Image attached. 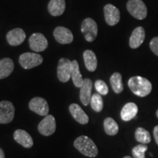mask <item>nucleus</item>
<instances>
[{
  "mask_svg": "<svg viewBox=\"0 0 158 158\" xmlns=\"http://www.w3.org/2000/svg\"><path fill=\"white\" fill-rule=\"evenodd\" d=\"M128 86L135 95L143 98L149 95L152 89V85L149 80L141 76H133L128 81Z\"/></svg>",
  "mask_w": 158,
  "mask_h": 158,
  "instance_id": "1",
  "label": "nucleus"
},
{
  "mask_svg": "<svg viewBox=\"0 0 158 158\" xmlns=\"http://www.w3.org/2000/svg\"><path fill=\"white\" fill-rule=\"evenodd\" d=\"M74 147L86 157H94L98 155V149L96 144L90 138L86 135L77 138L74 141Z\"/></svg>",
  "mask_w": 158,
  "mask_h": 158,
  "instance_id": "2",
  "label": "nucleus"
},
{
  "mask_svg": "<svg viewBox=\"0 0 158 158\" xmlns=\"http://www.w3.org/2000/svg\"><path fill=\"white\" fill-rule=\"evenodd\" d=\"M127 9L130 14L136 19L143 20L147 15V6L141 0H129L127 3Z\"/></svg>",
  "mask_w": 158,
  "mask_h": 158,
  "instance_id": "3",
  "label": "nucleus"
},
{
  "mask_svg": "<svg viewBox=\"0 0 158 158\" xmlns=\"http://www.w3.org/2000/svg\"><path fill=\"white\" fill-rule=\"evenodd\" d=\"M43 61V56L36 53H24L19 57V64L27 70L39 66Z\"/></svg>",
  "mask_w": 158,
  "mask_h": 158,
  "instance_id": "4",
  "label": "nucleus"
},
{
  "mask_svg": "<svg viewBox=\"0 0 158 158\" xmlns=\"http://www.w3.org/2000/svg\"><path fill=\"white\" fill-rule=\"evenodd\" d=\"M81 32L84 38L88 42H93L96 39L98 32V25L92 19L87 18L81 23Z\"/></svg>",
  "mask_w": 158,
  "mask_h": 158,
  "instance_id": "5",
  "label": "nucleus"
},
{
  "mask_svg": "<svg viewBox=\"0 0 158 158\" xmlns=\"http://www.w3.org/2000/svg\"><path fill=\"white\" fill-rule=\"evenodd\" d=\"M15 107L11 102L3 100L0 102V124H8L13 120Z\"/></svg>",
  "mask_w": 158,
  "mask_h": 158,
  "instance_id": "6",
  "label": "nucleus"
},
{
  "mask_svg": "<svg viewBox=\"0 0 158 158\" xmlns=\"http://www.w3.org/2000/svg\"><path fill=\"white\" fill-rule=\"evenodd\" d=\"M29 108L31 111L43 116L48 115L49 111L48 102L44 98H40V97H36L31 99L29 103Z\"/></svg>",
  "mask_w": 158,
  "mask_h": 158,
  "instance_id": "7",
  "label": "nucleus"
},
{
  "mask_svg": "<svg viewBox=\"0 0 158 158\" xmlns=\"http://www.w3.org/2000/svg\"><path fill=\"white\" fill-rule=\"evenodd\" d=\"M71 61L68 59H59L57 66V77L61 82H68L71 78Z\"/></svg>",
  "mask_w": 158,
  "mask_h": 158,
  "instance_id": "8",
  "label": "nucleus"
},
{
  "mask_svg": "<svg viewBox=\"0 0 158 158\" xmlns=\"http://www.w3.org/2000/svg\"><path fill=\"white\" fill-rule=\"evenodd\" d=\"M56 123L53 115H47L38 124L40 133L45 136L53 135L56 130Z\"/></svg>",
  "mask_w": 158,
  "mask_h": 158,
  "instance_id": "9",
  "label": "nucleus"
},
{
  "mask_svg": "<svg viewBox=\"0 0 158 158\" xmlns=\"http://www.w3.org/2000/svg\"><path fill=\"white\" fill-rule=\"evenodd\" d=\"M29 43L30 48L35 52H40L48 48V40L41 33H35L29 37Z\"/></svg>",
  "mask_w": 158,
  "mask_h": 158,
  "instance_id": "10",
  "label": "nucleus"
},
{
  "mask_svg": "<svg viewBox=\"0 0 158 158\" xmlns=\"http://www.w3.org/2000/svg\"><path fill=\"white\" fill-rule=\"evenodd\" d=\"M104 15L106 23L109 26H114L119 22L120 12L117 7L110 4L104 7Z\"/></svg>",
  "mask_w": 158,
  "mask_h": 158,
  "instance_id": "11",
  "label": "nucleus"
},
{
  "mask_svg": "<svg viewBox=\"0 0 158 158\" xmlns=\"http://www.w3.org/2000/svg\"><path fill=\"white\" fill-rule=\"evenodd\" d=\"M7 43L12 46H17L23 43L26 39L25 31L21 28H15L8 31L6 36Z\"/></svg>",
  "mask_w": 158,
  "mask_h": 158,
  "instance_id": "12",
  "label": "nucleus"
},
{
  "mask_svg": "<svg viewBox=\"0 0 158 158\" xmlns=\"http://www.w3.org/2000/svg\"><path fill=\"white\" fill-rule=\"evenodd\" d=\"M54 36L57 42L61 44H69L73 40L72 31L63 27H58L54 29Z\"/></svg>",
  "mask_w": 158,
  "mask_h": 158,
  "instance_id": "13",
  "label": "nucleus"
},
{
  "mask_svg": "<svg viewBox=\"0 0 158 158\" xmlns=\"http://www.w3.org/2000/svg\"><path fill=\"white\" fill-rule=\"evenodd\" d=\"M92 82L89 78H86L80 87V100L85 106L90 103L92 98Z\"/></svg>",
  "mask_w": 158,
  "mask_h": 158,
  "instance_id": "14",
  "label": "nucleus"
},
{
  "mask_svg": "<svg viewBox=\"0 0 158 158\" xmlns=\"http://www.w3.org/2000/svg\"><path fill=\"white\" fill-rule=\"evenodd\" d=\"M13 138L18 143L27 149L31 148L34 144V141L31 135L23 130L19 129L15 130L13 134Z\"/></svg>",
  "mask_w": 158,
  "mask_h": 158,
  "instance_id": "15",
  "label": "nucleus"
},
{
  "mask_svg": "<svg viewBox=\"0 0 158 158\" xmlns=\"http://www.w3.org/2000/svg\"><path fill=\"white\" fill-rule=\"evenodd\" d=\"M145 30L142 27H138L134 29L130 37V48L135 49L141 46L145 39Z\"/></svg>",
  "mask_w": 158,
  "mask_h": 158,
  "instance_id": "16",
  "label": "nucleus"
},
{
  "mask_svg": "<svg viewBox=\"0 0 158 158\" xmlns=\"http://www.w3.org/2000/svg\"><path fill=\"white\" fill-rule=\"evenodd\" d=\"M70 114L76 122L81 124H86L89 122V116L83 110L80 106L76 103L71 104L69 107Z\"/></svg>",
  "mask_w": 158,
  "mask_h": 158,
  "instance_id": "17",
  "label": "nucleus"
},
{
  "mask_svg": "<svg viewBox=\"0 0 158 158\" xmlns=\"http://www.w3.org/2000/svg\"><path fill=\"white\" fill-rule=\"evenodd\" d=\"M138 106L134 102H128L125 104L121 110V118L123 121L128 122L135 117L138 113Z\"/></svg>",
  "mask_w": 158,
  "mask_h": 158,
  "instance_id": "18",
  "label": "nucleus"
},
{
  "mask_svg": "<svg viewBox=\"0 0 158 158\" xmlns=\"http://www.w3.org/2000/svg\"><path fill=\"white\" fill-rule=\"evenodd\" d=\"M66 4L64 0H51L48 5L49 13L53 16H59L64 13Z\"/></svg>",
  "mask_w": 158,
  "mask_h": 158,
  "instance_id": "19",
  "label": "nucleus"
},
{
  "mask_svg": "<svg viewBox=\"0 0 158 158\" xmlns=\"http://www.w3.org/2000/svg\"><path fill=\"white\" fill-rule=\"evenodd\" d=\"M85 66L90 72H94L98 68V59L94 53L91 50H86L83 54Z\"/></svg>",
  "mask_w": 158,
  "mask_h": 158,
  "instance_id": "20",
  "label": "nucleus"
},
{
  "mask_svg": "<svg viewBox=\"0 0 158 158\" xmlns=\"http://www.w3.org/2000/svg\"><path fill=\"white\" fill-rule=\"evenodd\" d=\"M14 70V62L10 58L0 60V80L8 77Z\"/></svg>",
  "mask_w": 158,
  "mask_h": 158,
  "instance_id": "21",
  "label": "nucleus"
},
{
  "mask_svg": "<svg viewBox=\"0 0 158 158\" xmlns=\"http://www.w3.org/2000/svg\"><path fill=\"white\" fill-rule=\"evenodd\" d=\"M71 78L73 82L76 87L80 88L84 82V79L81 74L80 70H79L78 63L76 60H73L71 62Z\"/></svg>",
  "mask_w": 158,
  "mask_h": 158,
  "instance_id": "22",
  "label": "nucleus"
},
{
  "mask_svg": "<svg viewBox=\"0 0 158 158\" xmlns=\"http://www.w3.org/2000/svg\"><path fill=\"white\" fill-rule=\"evenodd\" d=\"M110 83L115 93L119 94L123 91L124 86L122 80V75L119 73H114L110 76Z\"/></svg>",
  "mask_w": 158,
  "mask_h": 158,
  "instance_id": "23",
  "label": "nucleus"
},
{
  "mask_svg": "<svg viewBox=\"0 0 158 158\" xmlns=\"http://www.w3.org/2000/svg\"><path fill=\"white\" fill-rule=\"evenodd\" d=\"M104 130L108 135H115L118 132V125L114 118L108 117L104 120Z\"/></svg>",
  "mask_w": 158,
  "mask_h": 158,
  "instance_id": "24",
  "label": "nucleus"
},
{
  "mask_svg": "<svg viewBox=\"0 0 158 158\" xmlns=\"http://www.w3.org/2000/svg\"><path fill=\"white\" fill-rule=\"evenodd\" d=\"M135 138L136 141L142 144H147L151 141V136L149 131L143 127H138L135 130Z\"/></svg>",
  "mask_w": 158,
  "mask_h": 158,
  "instance_id": "25",
  "label": "nucleus"
},
{
  "mask_svg": "<svg viewBox=\"0 0 158 158\" xmlns=\"http://www.w3.org/2000/svg\"><path fill=\"white\" fill-rule=\"evenodd\" d=\"M91 107L96 112H100L103 108V100L101 94L99 93L94 94L91 98Z\"/></svg>",
  "mask_w": 158,
  "mask_h": 158,
  "instance_id": "26",
  "label": "nucleus"
},
{
  "mask_svg": "<svg viewBox=\"0 0 158 158\" xmlns=\"http://www.w3.org/2000/svg\"><path fill=\"white\" fill-rule=\"evenodd\" d=\"M148 149L146 144H139L135 146L132 150V154L134 158H145V152Z\"/></svg>",
  "mask_w": 158,
  "mask_h": 158,
  "instance_id": "27",
  "label": "nucleus"
},
{
  "mask_svg": "<svg viewBox=\"0 0 158 158\" xmlns=\"http://www.w3.org/2000/svg\"><path fill=\"white\" fill-rule=\"evenodd\" d=\"M94 86H95L97 92L101 95H106L108 93V87L103 81L97 80L94 83Z\"/></svg>",
  "mask_w": 158,
  "mask_h": 158,
  "instance_id": "28",
  "label": "nucleus"
},
{
  "mask_svg": "<svg viewBox=\"0 0 158 158\" xmlns=\"http://www.w3.org/2000/svg\"><path fill=\"white\" fill-rule=\"evenodd\" d=\"M149 46L151 50L156 56H158V37H154L149 43Z\"/></svg>",
  "mask_w": 158,
  "mask_h": 158,
  "instance_id": "29",
  "label": "nucleus"
},
{
  "mask_svg": "<svg viewBox=\"0 0 158 158\" xmlns=\"http://www.w3.org/2000/svg\"><path fill=\"white\" fill-rule=\"evenodd\" d=\"M153 134H154V138H155L156 143L158 145V125L155 126L153 130Z\"/></svg>",
  "mask_w": 158,
  "mask_h": 158,
  "instance_id": "30",
  "label": "nucleus"
},
{
  "mask_svg": "<svg viewBox=\"0 0 158 158\" xmlns=\"http://www.w3.org/2000/svg\"><path fill=\"white\" fill-rule=\"evenodd\" d=\"M0 158H5V153L1 148H0Z\"/></svg>",
  "mask_w": 158,
  "mask_h": 158,
  "instance_id": "31",
  "label": "nucleus"
},
{
  "mask_svg": "<svg viewBox=\"0 0 158 158\" xmlns=\"http://www.w3.org/2000/svg\"><path fill=\"white\" fill-rule=\"evenodd\" d=\"M124 158H133V157H130V156H125V157H124Z\"/></svg>",
  "mask_w": 158,
  "mask_h": 158,
  "instance_id": "32",
  "label": "nucleus"
},
{
  "mask_svg": "<svg viewBox=\"0 0 158 158\" xmlns=\"http://www.w3.org/2000/svg\"><path fill=\"white\" fill-rule=\"evenodd\" d=\"M156 115H157V117L158 118V109H157V111H156Z\"/></svg>",
  "mask_w": 158,
  "mask_h": 158,
  "instance_id": "33",
  "label": "nucleus"
}]
</instances>
